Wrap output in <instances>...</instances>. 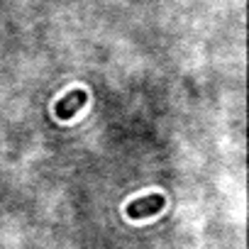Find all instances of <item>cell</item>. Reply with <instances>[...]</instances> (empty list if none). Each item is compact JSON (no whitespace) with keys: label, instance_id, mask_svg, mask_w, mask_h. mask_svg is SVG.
<instances>
[{"label":"cell","instance_id":"1","mask_svg":"<svg viewBox=\"0 0 249 249\" xmlns=\"http://www.w3.org/2000/svg\"><path fill=\"white\" fill-rule=\"evenodd\" d=\"M166 205V198L161 193H147V196H140L135 198L130 205H127V215L132 220H144V217H152L157 213H161Z\"/></svg>","mask_w":249,"mask_h":249},{"label":"cell","instance_id":"2","mask_svg":"<svg viewBox=\"0 0 249 249\" xmlns=\"http://www.w3.org/2000/svg\"><path fill=\"white\" fill-rule=\"evenodd\" d=\"M86 100H88V93L81 90V88H76V90L66 93V95L54 105V112H56L59 120H71V117L86 105Z\"/></svg>","mask_w":249,"mask_h":249}]
</instances>
